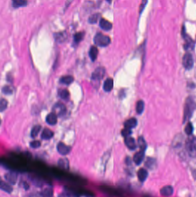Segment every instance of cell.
Wrapping results in <instances>:
<instances>
[{
	"label": "cell",
	"mask_w": 196,
	"mask_h": 197,
	"mask_svg": "<svg viewBox=\"0 0 196 197\" xmlns=\"http://www.w3.org/2000/svg\"><path fill=\"white\" fill-rule=\"evenodd\" d=\"M94 42L98 46L106 47L110 44L111 38L102 33H98L94 38Z\"/></svg>",
	"instance_id": "cell-1"
},
{
	"label": "cell",
	"mask_w": 196,
	"mask_h": 197,
	"mask_svg": "<svg viewBox=\"0 0 196 197\" xmlns=\"http://www.w3.org/2000/svg\"><path fill=\"white\" fill-rule=\"evenodd\" d=\"M196 105L193 100L191 98H188L186 101L185 109H184V115H183V121L185 122L187 119L191 118V114L194 110L195 109Z\"/></svg>",
	"instance_id": "cell-2"
},
{
	"label": "cell",
	"mask_w": 196,
	"mask_h": 197,
	"mask_svg": "<svg viewBox=\"0 0 196 197\" xmlns=\"http://www.w3.org/2000/svg\"><path fill=\"white\" fill-rule=\"evenodd\" d=\"M186 149L188 154L191 157L196 156V138L190 137L186 142Z\"/></svg>",
	"instance_id": "cell-3"
},
{
	"label": "cell",
	"mask_w": 196,
	"mask_h": 197,
	"mask_svg": "<svg viewBox=\"0 0 196 197\" xmlns=\"http://www.w3.org/2000/svg\"><path fill=\"white\" fill-rule=\"evenodd\" d=\"M182 64L186 69H191L194 65V60L191 54L187 53L182 58Z\"/></svg>",
	"instance_id": "cell-4"
},
{
	"label": "cell",
	"mask_w": 196,
	"mask_h": 197,
	"mask_svg": "<svg viewBox=\"0 0 196 197\" xmlns=\"http://www.w3.org/2000/svg\"><path fill=\"white\" fill-rule=\"evenodd\" d=\"M53 111L54 113H55L57 116L61 117L64 115L66 112V108L64 104L61 103H58L55 104L53 107Z\"/></svg>",
	"instance_id": "cell-5"
},
{
	"label": "cell",
	"mask_w": 196,
	"mask_h": 197,
	"mask_svg": "<svg viewBox=\"0 0 196 197\" xmlns=\"http://www.w3.org/2000/svg\"><path fill=\"white\" fill-rule=\"evenodd\" d=\"M105 73V70L103 67H99L96 69L95 71L92 73V79L93 80L100 81L103 79Z\"/></svg>",
	"instance_id": "cell-6"
},
{
	"label": "cell",
	"mask_w": 196,
	"mask_h": 197,
	"mask_svg": "<svg viewBox=\"0 0 196 197\" xmlns=\"http://www.w3.org/2000/svg\"><path fill=\"white\" fill-rule=\"evenodd\" d=\"M5 180L11 184H16L17 180L18 175L17 173L14 172H9L6 173L4 176Z\"/></svg>",
	"instance_id": "cell-7"
},
{
	"label": "cell",
	"mask_w": 196,
	"mask_h": 197,
	"mask_svg": "<svg viewBox=\"0 0 196 197\" xmlns=\"http://www.w3.org/2000/svg\"><path fill=\"white\" fill-rule=\"evenodd\" d=\"M57 151L62 155L69 154L71 151V148L63 143H58L57 145Z\"/></svg>",
	"instance_id": "cell-8"
},
{
	"label": "cell",
	"mask_w": 196,
	"mask_h": 197,
	"mask_svg": "<svg viewBox=\"0 0 196 197\" xmlns=\"http://www.w3.org/2000/svg\"><path fill=\"white\" fill-rule=\"evenodd\" d=\"M174 192L173 187L171 186H166L165 187H162L160 191L161 194L162 196L165 197H170L172 195Z\"/></svg>",
	"instance_id": "cell-9"
},
{
	"label": "cell",
	"mask_w": 196,
	"mask_h": 197,
	"mask_svg": "<svg viewBox=\"0 0 196 197\" xmlns=\"http://www.w3.org/2000/svg\"><path fill=\"white\" fill-rule=\"evenodd\" d=\"M125 143L126 145V146L127 147L128 149H129L130 150H135L136 148V143L135 142V140L134 138L129 136L126 138H125V140H124Z\"/></svg>",
	"instance_id": "cell-10"
},
{
	"label": "cell",
	"mask_w": 196,
	"mask_h": 197,
	"mask_svg": "<svg viewBox=\"0 0 196 197\" xmlns=\"http://www.w3.org/2000/svg\"><path fill=\"white\" fill-rule=\"evenodd\" d=\"M144 158V151H140L136 154H135L133 160L134 163H135L136 165H140L141 163H142L143 160Z\"/></svg>",
	"instance_id": "cell-11"
},
{
	"label": "cell",
	"mask_w": 196,
	"mask_h": 197,
	"mask_svg": "<svg viewBox=\"0 0 196 197\" xmlns=\"http://www.w3.org/2000/svg\"><path fill=\"white\" fill-rule=\"evenodd\" d=\"M100 27L104 31H109L112 28V24L103 18H102L100 21Z\"/></svg>",
	"instance_id": "cell-12"
},
{
	"label": "cell",
	"mask_w": 196,
	"mask_h": 197,
	"mask_svg": "<svg viewBox=\"0 0 196 197\" xmlns=\"http://www.w3.org/2000/svg\"><path fill=\"white\" fill-rule=\"evenodd\" d=\"M148 175V173L147 172V170L144 168H140L138 172H137V177L140 182H144Z\"/></svg>",
	"instance_id": "cell-13"
},
{
	"label": "cell",
	"mask_w": 196,
	"mask_h": 197,
	"mask_svg": "<svg viewBox=\"0 0 196 197\" xmlns=\"http://www.w3.org/2000/svg\"><path fill=\"white\" fill-rule=\"evenodd\" d=\"M57 115L54 113H49L45 119L46 122L49 125H55L57 123Z\"/></svg>",
	"instance_id": "cell-14"
},
{
	"label": "cell",
	"mask_w": 196,
	"mask_h": 197,
	"mask_svg": "<svg viewBox=\"0 0 196 197\" xmlns=\"http://www.w3.org/2000/svg\"><path fill=\"white\" fill-rule=\"evenodd\" d=\"M54 136V133L52 130H51L49 128H44L43 131V132L42 133L41 135V138L43 139H46L48 140L49 139L51 138H53V137Z\"/></svg>",
	"instance_id": "cell-15"
},
{
	"label": "cell",
	"mask_w": 196,
	"mask_h": 197,
	"mask_svg": "<svg viewBox=\"0 0 196 197\" xmlns=\"http://www.w3.org/2000/svg\"><path fill=\"white\" fill-rule=\"evenodd\" d=\"M103 89L106 92H110L113 88V80L111 78L107 79L104 82L103 85Z\"/></svg>",
	"instance_id": "cell-16"
},
{
	"label": "cell",
	"mask_w": 196,
	"mask_h": 197,
	"mask_svg": "<svg viewBox=\"0 0 196 197\" xmlns=\"http://www.w3.org/2000/svg\"><path fill=\"white\" fill-rule=\"evenodd\" d=\"M137 125V120L134 118L129 119L124 123V126L125 128H134Z\"/></svg>",
	"instance_id": "cell-17"
},
{
	"label": "cell",
	"mask_w": 196,
	"mask_h": 197,
	"mask_svg": "<svg viewBox=\"0 0 196 197\" xmlns=\"http://www.w3.org/2000/svg\"><path fill=\"white\" fill-rule=\"evenodd\" d=\"M98 51L97 48L95 46H92L89 51V57L92 61H94L97 58Z\"/></svg>",
	"instance_id": "cell-18"
},
{
	"label": "cell",
	"mask_w": 196,
	"mask_h": 197,
	"mask_svg": "<svg viewBox=\"0 0 196 197\" xmlns=\"http://www.w3.org/2000/svg\"><path fill=\"white\" fill-rule=\"evenodd\" d=\"M12 6L15 8H20L25 6L27 5V0H12Z\"/></svg>",
	"instance_id": "cell-19"
},
{
	"label": "cell",
	"mask_w": 196,
	"mask_h": 197,
	"mask_svg": "<svg viewBox=\"0 0 196 197\" xmlns=\"http://www.w3.org/2000/svg\"><path fill=\"white\" fill-rule=\"evenodd\" d=\"M146 166L149 169H154L157 166V162L153 158H147L146 161Z\"/></svg>",
	"instance_id": "cell-20"
},
{
	"label": "cell",
	"mask_w": 196,
	"mask_h": 197,
	"mask_svg": "<svg viewBox=\"0 0 196 197\" xmlns=\"http://www.w3.org/2000/svg\"><path fill=\"white\" fill-rule=\"evenodd\" d=\"M60 82L62 84H66V85H69L71 84L74 81V78L71 76H66L61 77L60 79Z\"/></svg>",
	"instance_id": "cell-21"
},
{
	"label": "cell",
	"mask_w": 196,
	"mask_h": 197,
	"mask_svg": "<svg viewBox=\"0 0 196 197\" xmlns=\"http://www.w3.org/2000/svg\"><path fill=\"white\" fill-rule=\"evenodd\" d=\"M1 189L5 192L8 193H11L13 191V188L8 183L4 182L1 180Z\"/></svg>",
	"instance_id": "cell-22"
},
{
	"label": "cell",
	"mask_w": 196,
	"mask_h": 197,
	"mask_svg": "<svg viewBox=\"0 0 196 197\" xmlns=\"http://www.w3.org/2000/svg\"><path fill=\"white\" fill-rule=\"evenodd\" d=\"M138 145L139 146V148L140 149V150L145 152L146 148H147V144H146L144 139L142 137H140L138 138Z\"/></svg>",
	"instance_id": "cell-23"
},
{
	"label": "cell",
	"mask_w": 196,
	"mask_h": 197,
	"mask_svg": "<svg viewBox=\"0 0 196 197\" xmlns=\"http://www.w3.org/2000/svg\"><path fill=\"white\" fill-rule=\"evenodd\" d=\"M84 35H85L84 32H77L74 35V43H77V44L79 43L83 39Z\"/></svg>",
	"instance_id": "cell-24"
},
{
	"label": "cell",
	"mask_w": 196,
	"mask_h": 197,
	"mask_svg": "<svg viewBox=\"0 0 196 197\" xmlns=\"http://www.w3.org/2000/svg\"><path fill=\"white\" fill-rule=\"evenodd\" d=\"M144 109V103L143 101L142 100L138 101L136 104V107L137 113L139 114L142 113Z\"/></svg>",
	"instance_id": "cell-25"
},
{
	"label": "cell",
	"mask_w": 196,
	"mask_h": 197,
	"mask_svg": "<svg viewBox=\"0 0 196 197\" xmlns=\"http://www.w3.org/2000/svg\"><path fill=\"white\" fill-rule=\"evenodd\" d=\"M59 96L64 100L69 98L70 94L69 92L66 89H60L59 91Z\"/></svg>",
	"instance_id": "cell-26"
},
{
	"label": "cell",
	"mask_w": 196,
	"mask_h": 197,
	"mask_svg": "<svg viewBox=\"0 0 196 197\" xmlns=\"http://www.w3.org/2000/svg\"><path fill=\"white\" fill-rule=\"evenodd\" d=\"M40 130H41V126L40 125L34 126V127L32 129V131H31V137H33V138L36 137L39 133Z\"/></svg>",
	"instance_id": "cell-27"
},
{
	"label": "cell",
	"mask_w": 196,
	"mask_h": 197,
	"mask_svg": "<svg viewBox=\"0 0 196 197\" xmlns=\"http://www.w3.org/2000/svg\"><path fill=\"white\" fill-rule=\"evenodd\" d=\"M55 38L56 41L62 42H64L66 38V35L65 34L64 32H59L55 35Z\"/></svg>",
	"instance_id": "cell-28"
},
{
	"label": "cell",
	"mask_w": 196,
	"mask_h": 197,
	"mask_svg": "<svg viewBox=\"0 0 196 197\" xmlns=\"http://www.w3.org/2000/svg\"><path fill=\"white\" fill-rule=\"evenodd\" d=\"M42 195L45 197H52L53 195V190L51 187L46 188L42 192Z\"/></svg>",
	"instance_id": "cell-29"
},
{
	"label": "cell",
	"mask_w": 196,
	"mask_h": 197,
	"mask_svg": "<svg viewBox=\"0 0 196 197\" xmlns=\"http://www.w3.org/2000/svg\"><path fill=\"white\" fill-rule=\"evenodd\" d=\"M58 164L60 167L65 169H67L69 168V161L66 158L60 159L58 162Z\"/></svg>",
	"instance_id": "cell-30"
},
{
	"label": "cell",
	"mask_w": 196,
	"mask_h": 197,
	"mask_svg": "<svg viewBox=\"0 0 196 197\" xmlns=\"http://www.w3.org/2000/svg\"><path fill=\"white\" fill-rule=\"evenodd\" d=\"M193 131V126L191 123L189 122L187 123L186 127L185 128V132L187 135H191Z\"/></svg>",
	"instance_id": "cell-31"
},
{
	"label": "cell",
	"mask_w": 196,
	"mask_h": 197,
	"mask_svg": "<svg viewBox=\"0 0 196 197\" xmlns=\"http://www.w3.org/2000/svg\"><path fill=\"white\" fill-rule=\"evenodd\" d=\"M100 16V14L97 13V14H94L92 16H91L89 19V22L90 24H95L97 23V20H98V18Z\"/></svg>",
	"instance_id": "cell-32"
},
{
	"label": "cell",
	"mask_w": 196,
	"mask_h": 197,
	"mask_svg": "<svg viewBox=\"0 0 196 197\" xmlns=\"http://www.w3.org/2000/svg\"><path fill=\"white\" fill-rule=\"evenodd\" d=\"M7 105H8V102L5 99L2 98L1 100V102H0V109H1V112H2L4 110H5L7 107Z\"/></svg>",
	"instance_id": "cell-33"
},
{
	"label": "cell",
	"mask_w": 196,
	"mask_h": 197,
	"mask_svg": "<svg viewBox=\"0 0 196 197\" xmlns=\"http://www.w3.org/2000/svg\"><path fill=\"white\" fill-rule=\"evenodd\" d=\"M2 92L6 95H11L13 93V89L9 86H5L2 88Z\"/></svg>",
	"instance_id": "cell-34"
},
{
	"label": "cell",
	"mask_w": 196,
	"mask_h": 197,
	"mask_svg": "<svg viewBox=\"0 0 196 197\" xmlns=\"http://www.w3.org/2000/svg\"><path fill=\"white\" fill-rule=\"evenodd\" d=\"M131 133H132V132H131V129H129V128H124V129H123V130H122V136H123V137H124L125 138H126V137H129V136L131 135Z\"/></svg>",
	"instance_id": "cell-35"
},
{
	"label": "cell",
	"mask_w": 196,
	"mask_h": 197,
	"mask_svg": "<svg viewBox=\"0 0 196 197\" xmlns=\"http://www.w3.org/2000/svg\"><path fill=\"white\" fill-rule=\"evenodd\" d=\"M66 195L67 197H79L78 194L73 190H66Z\"/></svg>",
	"instance_id": "cell-36"
},
{
	"label": "cell",
	"mask_w": 196,
	"mask_h": 197,
	"mask_svg": "<svg viewBox=\"0 0 196 197\" xmlns=\"http://www.w3.org/2000/svg\"><path fill=\"white\" fill-rule=\"evenodd\" d=\"M41 145V143L39 141H34L30 143V146L31 148H39Z\"/></svg>",
	"instance_id": "cell-37"
},
{
	"label": "cell",
	"mask_w": 196,
	"mask_h": 197,
	"mask_svg": "<svg viewBox=\"0 0 196 197\" xmlns=\"http://www.w3.org/2000/svg\"><path fill=\"white\" fill-rule=\"evenodd\" d=\"M147 0H142V4L140 5V13H141L142 12L143 10L144 9V8L145 7V6L147 4Z\"/></svg>",
	"instance_id": "cell-38"
},
{
	"label": "cell",
	"mask_w": 196,
	"mask_h": 197,
	"mask_svg": "<svg viewBox=\"0 0 196 197\" xmlns=\"http://www.w3.org/2000/svg\"><path fill=\"white\" fill-rule=\"evenodd\" d=\"M126 163L127 164H130L131 163V158H127L126 159Z\"/></svg>",
	"instance_id": "cell-39"
},
{
	"label": "cell",
	"mask_w": 196,
	"mask_h": 197,
	"mask_svg": "<svg viewBox=\"0 0 196 197\" xmlns=\"http://www.w3.org/2000/svg\"><path fill=\"white\" fill-rule=\"evenodd\" d=\"M107 1H108L109 3H111V1H112V0H107Z\"/></svg>",
	"instance_id": "cell-40"
}]
</instances>
